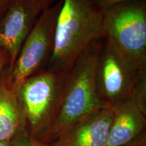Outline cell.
<instances>
[{"instance_id": "cell-14", "label": "cell", "mask_w": 146, "mask_h": 146, "mask_svg": "<svg viewBox=\"0 0 146 146\" xmlns=\"http://www.w3.org/2000/svg\"><path fill=\"white\" fill-rule=\"evenodd\" d=\"M9 60L6 53L0 49V80L3 75V73L8 66Z\"/></svg>"}, {"instance_id": "cell-8", "label": "cell", "mask_w": 146, "mask_h": 146, "mask_svg": "<svg viewBox=\"0 0 146 146\" xmlns=\"http://www.w3.org/2000/svg\"><path fill=\"white\" fill-rule=\"evenodd\" d=\"M112 118L110 106L97 110L60 133L55 146H106Z\"/></svg>"}, {"instance_id": "cell-13", "label": "cell", "mask_w": 146, "mask_h": 146, "mask_svg": "<svg viewBox=\"0 0 146 146\" xmlns=\"http://www.w3.org/2000/svg\"><path fill=\"white\" fill-rule=\"evenodd\" d=\"M134 1H141V0H93L97 7H98L102 11L117 5Z\"/></svg>"}, {"instance_id": "cell-5", "label": "cell", "mask_w": 146, "mask_h": 146, "mask_svg": "<svg viewBox=\"0 0 146 146\" xmlns=\"http://www.w3.org/2000/svg\"><path fill=\"white\" fill-rule=\"evenodd\" d=\"M66 73L45 69L18 87V103L26 127L32 132L50 127L58 110Z\"/></svg>"}, {"instance_id": "cell-1", "label": "cell", "mask_w": 146, "mask_h": 146, "mask_svg": "<svg viewBox=\"0 0 146 146\" xmlns=\"http://www.w3.org/2000/svg\"><path fill=\"white\" fill-rule=\"evenodd\" d=\"M103 12L93 0H62L47 69L67 72L84 50L104 38Z\"/></svg>"}, {"instance_id": "cell-12", "label": "cell", "mask_w": 146, "mask_h": 146, "mask_svg": "<svg viewBox=\"0 0 146 146\" xmlns=\"http://www.w3.org/2000/svg\"><path fill=\"white\" fill-rule=\"evenodd\" d=\"M11 141L12 146H46L31 136L27 127H25L16 133Z\"/></svg>"}, {"instance_id": "cell-7", "label": "cell", "mask_w": 146, "mask_h": 146, "mask_svg": "<svg viewBox=\"0 0 146 146\" xmlns=\"http://www.w3.org/2000/svg\"><path fill=\"white\" fill-rule=\"evenodd\" d=\"M55 0H12L0 18V49L6 53L9 63L6 71L13 66L22 45L38 18Z\"/></svg>"}, {"instance_id": "cell-11", "label": "cell", "mask_w": 146, "mask_h": 146, "mask_svg": "<svg viewBox=\"0 0 146 146\" xmlns=\"http://www.w3.org/2000/svg\"><path fill=\"white\" fill-rule=\"evenodd\" d=\"M131 96L142 110L146 112V72L139 78Z\"/></svg>"}, {"instance_id": "cell-6", "label": "cell", "mask_w": 146, "mask_h": 146, "mask_svg": "<svg viewBox=\"0 0 146 146\" xmlns=\"http://www.w3.org/2000/svg\"><path fill=\"white\" fill-rule=\"evenodd\" d=\"M145 72L134 68L104 39L96 71L97 91L103 103L111 106L129 98Z\"/></svg>"}, {"instance_id": "cell-3", "label": "cell", "mask_w": 146, "mask_h": 146, "mask_svg": "<svg viewBox=\"0 0 146 146\" xmlns=\"http://www.w3.org/2000/svg\"><path fill=\"white\" fill-rule=\"evenodd\" d=\"M104 39L134 68L146 71V1L127 2L102 11Z\"/></svg>"}, {"instance_id": "cell-17", "label": "cell", "mask_w": 146, "mask_h": 146, "mask_svg": "<svg viewBox=\"0 0 146 146\" xmlns=\"http://www.w3.org/2000/svg\"><path fill=\"white\" fill-rule=\"evenodd\" d=\"M0 146H12L11 141H0Z\"/></svg>"}, {"instance_id": "cell-9", "label": "cell", "mask_w": 146, "mask_h": 146, "mask_svg": "<svg viewBox=\"0 0 146 146\" xmlns=\"http://www.w3.org/2000/svg\"><path fill=\"white\" fill-rule=\"evenodd\" d=\"M110 107L112 118L106 146H127L145 133L146 112L132 97Z\"/></svg>"}, {"instance_id": "cell-19", "label": "cell", "mask_w": 146, "mask_h": 146, "mask_svg": "<svg viewBox=\"0 0 146 146\" xmlns=\"http://www.w3.org/2000/svg\"></svg>"}, {"instance_id": "cell-18", "label": "cell", "mask_w": 146, "mask_h": 146, "mask_svg": "<svg viewBox=\"0 0 146 146\" xmlns=\"http://www.w3.org/2000/svg\"><path fill=\"white\" fill-rule=\"evenodd\" d=\"M3 1H7V2H9L10 3L11 1H12V0H3Z\"/></svg>"}, {"instance_id": "cell-15", "label": "cell", "mask_w": 146, "mask_h": 146, "mask_svg": "<svg viewBox=\"0 0 146 146\" xmlns=\"http://www.w3.org/2000/svg\"><path fill=\"white\" fill-rule=\"evenodd\" d=\"M127 146H146L145 133H143L135 141H134L131 143L129 144Z\"/></svg>"}, {"instance_id": "cell-4", "label": "cell", "mask_w": 146, "mask_h": 146, "mask_svg": "<svg viewBox=\"0 0 146 146\" xmlns=\"http://www.w3.org/2000/svg\"><path fill=\"white\" fill-rule=\"evenodd\" d=\"M62 4V0H59L43 11L22 45L12 68L3 72L7 83L16 92L27 78L48 66L54 50L55 30Z\"/></svg>"}, {"instance_id": "cell-16", "label": "cell", "mask_w": 146, "mask_h": 146, "mask_svg": "<svg viewBox=\"0 0 146 146\" xmlns=\"http://www.w3.org/2000/svg\"><path fill=\"white\" fill-rule=\"evenodd\" d=\"M8 4L9 2L3 1V0H0V18H1V16H2L3 12L6 10Z\"/></svg>"}, {"instance_id": "cell-10", "label": "cell", "mask_w": 146, "mask_h": 146, "mask_svg": "<svg viewBox=\"0 0 146 146\" xmlns=\"http://www.w3.org/2000/svg\"><path fill=\"white\" fill-rule=\"evenodd\" d=\"M25 127L16 92L9 86L3 73L0 80V141H12Z\"/></svg>"}, {"instance_id": "cell-2", "label": "cell", "mask_w": 146, "mask_h": 146, "mask_svg": "<svg viewBox=\"0 0 146 146\" xmlns=\"http://www.w3.org/2000/svg\"><path fill=\"white\" fill-rule=\"evenodd\" d=\"M104 39L94 42L78 56L66 73L59 105L50 125L59 135L78 120L105 104L98 96L96 71Z\"/></svg>"}]
</instances>
